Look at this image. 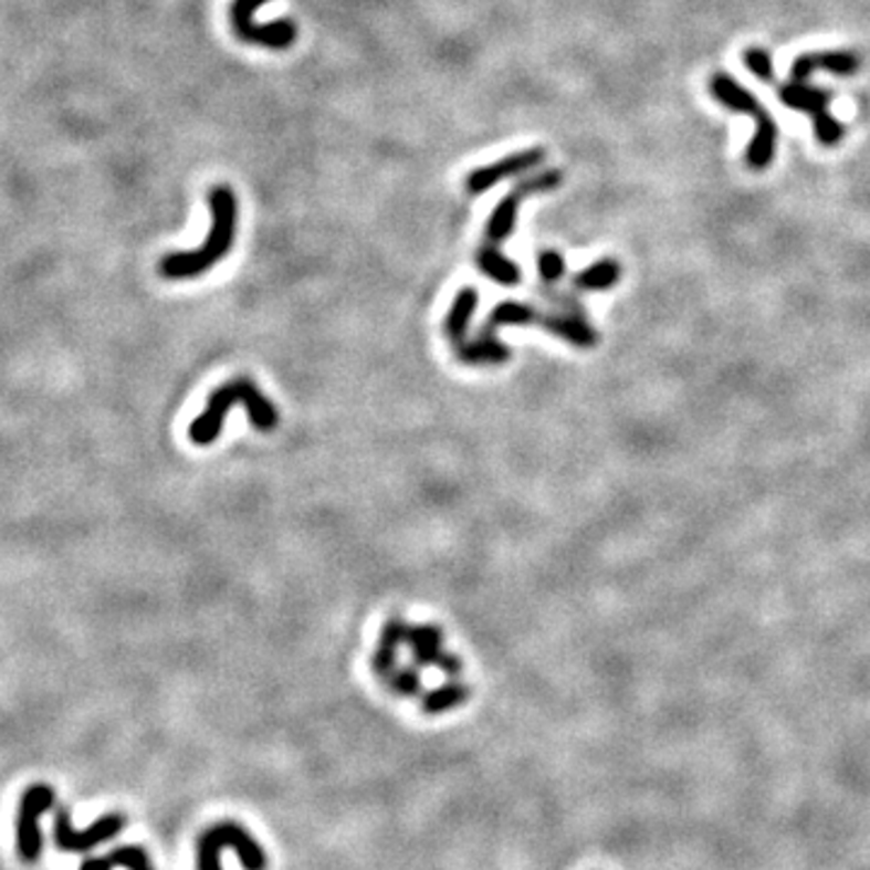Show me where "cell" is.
Returning <instances> with one entry per match:
<instances>
[{"mask_svg":"<svg viewBox=\"0 0 870 870\" xmlns=\"http://www.w3.org/2000/svg\"><path fill=\"white\" fill-rule=\"evenodd\" d=\"M209 206H211V230L206 235L199 250L189 252H172L163 256L160 274L170 281H185L197 279L206 274L211 266H216L223 259L232 244H235L238 232V199L232 189L228 187H213L209 191Z\"/></svg>","mask_w":870,"mask_h":870,"instance_id":"obj_1","label":"cell"},{"mask_svg":"<svg viewBox=\"0 0 870 870\" xmlns=\"http://www.w3.org/2000/svg\"><path fill=\"white\" fill-rule=\"evenodd\" d=\"M244 405L247 417H250L252 426L256 431L271 433L279 426V411L271 401L259 392L256 385L247 378L230 380L223 387H218L216 392L209 397V405L199 419H193L189 426V438L197 446H211L218 440L220 431H223L226 413L230 411L232 405Z\"/></svg>","mask_w":870,"mask_h":870,"instance_id":"obj_2","label":"cell"},{"mask_svg":"<svg viewBox=\"0 0 870 870\" xmlns=\"http://www.w3.org/2000/svg\"><path fill=\"white\" fill-rule=\"evenodd\" d=\"M709 90L719 105L733 112H745L755 122V136L745 150V163L752 170H766L772 165L778 146V126L774 116L764 109L762 102L740 85L729 73H713L709 77Z\"/></svg>","mask_w":870,"mask_h":870,"instance_id":"obj_3","label":"cell"},{"mask_svg":"<svg viewBox=\"0 0 870 870\" xmlns=\"http://www.w3.org/2000/svg\"><path fill=\"white\" fill-rule=\"evenodd\" d=\"M232 849L244 870H264L266 853L256 839L235 822H220L199 837V870H220V853Z\"/></svg>","mask_w":870,"mask_h":870,"instance_id":"obj_4","label":"cell"},{"mask_svg":"<svg viewBox=\"0 0 870 870\" xmlns=\"http://www.w3.org/2000/svg\"><path fill=\"white\" fill-rule=\"evenodd\" d=\"M778 99H782L784 105L790 109L810 114L813 126H815V136H817V140L822 143V146L832 148L843 138V124L837 122L832 112H829V102L835 99V93H829V90L815 87V85L800 83V81H788L784 85H778Z\"/></svg>","mask_w":870,"mask_h":870,"instance_id":"obj_5","label":"cell"},{"mask_svg":"<svg viewBox=\"0 0 870 870\" xmlns=\"http://www.w3.org/2000/svg\"><path fill=\"white\" fill-rule=\"evenodd\" d=\"M266 0H232L230 20L238 36L247 44L266 46V49H289L293 46L297 28L293 20H276L271 24H256L254 15Z\"/></svg>","mask_w":870,"mask_h":870,"instance_id":"obj_6","label":"cell"},{"mask_svg":"<svg viewBox=\"0 0 870 870\" xmlns=\"http://www.w3.org/2000/svg\"><path fill=\"white\" fill-rule=\"evenodd\" d=\"M54 805V790L46 784H34L24 790L18 808V853L22 861L36 863L42 859L44 835L39 820Z\"/></svg>","mask_w":870,"mask_h":870,"instance_id":"obj_7","label":"cell"},{"mask_svg":"<svg viewBox=\"0 0 870 870\" xmlns=\"http://www.w3.org/2000/svg\"><path fill=\"white\" fill-rule=\"evenodd\" d=\"M564 181L562 170H544L542 175H532L527 179H523L521 185H517L509 197L501 199V203L493 209L489 223H486V238L491 244H501L513 235V228H515V218H517V206H521L525 199H530L532 193H542V191H552Z\"/></svg>","mask_w":870,"mask_h":870,"instance_id":"obj_8","label":"cell"},{"mask_svg":"<svg viewBox=\"0 0 870 870\" xmlns=\"http://www.w3.org/2000/svg\"><path fill=\"white\" fill-rule=\"evenodd\" d=\"M124 829V817L122 815H105L99 817L97 822L90 825L87 829H75L71 825V815L66 808H59L54 815V841L56 847L71 853H83L90 851L97 843H105L114 837H119Z\"/></svg>","mask_w":870,"mask_h":870,"instance_id":"obj_9","label":"cell"},{"mask_svg":"<svg viewBox=\"0 0 870 870\" xmlns=\"http://www.w3.org/2000/svg\"><path fill=\"white\" fill-rule=\"evenodd\" d=\"M544 158H547V153H544L542 148H530V150H523V153H513V155H509V158L496 160V163H491L486 167H476V170L470 177H467L464 187H467V191L472 193V197H479V193H484L491 187H496L499 181H503V179L521 177V175L532 172V170H535V167H539L544 163Z\"/></svg>","mask_w":870,"mask_h":870,"instance_id":"obj_10","label":"cell"},{"mask_svg":"<svg viewBox=\"0 0 870 870\" xmlns=\"http://www.w3.org/2000/svg\"><path fill=\"white\" fill-rule=\"evenodd\" d=\"M407 646L413 651V662L421 668H438L450 678H458L462 672V662L458 656L443 651V633L438 627H409Z\"/></svg>","mask_w":870,"mask_h":870,"instance_id":"obj_11","label":"cell"},{"mask_svg":"<svg viewBox=\"0 0 870 870\" xmlns=\"http://www.w3.org/2000/svg\"><path fill=\"white\" fill-rule=\"evenodd\" d=\"M861 69V56L853 51H813L800 54L790 66V81L805 83L815 71H832L837 75H853Z\"/></svg>","mask_w":870,"mask_h":870,"instance_id":"obj_12","label":"cell"},{"mask_svg":"<svg viewBox=\"0 0 870 870\" xmlns=\"http://www.w3.org/2000/svg\"><path fill=\"white\" fill-rule=\"evenodd\" d=\"M537 327L558 336V339L578 346V348H593V346H597V342H600V334L590 327L586 317H578V315H568V313L544 315V313H539Z\"/></svg>","mask_w":870,"mask_h":870,"instance_id":"obj_13","label":"cell"},{"mask_svg":"<svg viewBox=\"0 0 870 870\" xmlns=\"http://www.w3.org/2000/svg\"><path fill=\"white\" fill-rule=\"evenodd\" d=\"M409 625L401 619H389L380 633V646L373 656V670L380 680H387L397 670V648L407 641Z\"/></svg>","mask_w":870,"mask_h":870,"instance_id":"obj_14","label":"cell"},{"mask_svg":"<svg viewBox=\"0 0 870 870\" xmlns=\"http://www.w3.org/2000/svg\"><path fill=\"white\" fill-rule=\"evenodd\" d=\"M476 303H479V295L474 289H462L458 297H454V303L443 324L446 336L454 348L467 342V332H470V322L476 313Z\"/></svg>","mask_w":870,"mask_h":870,"instance_id":"obj_15","label":"cell"},{"mask_svg":"<svg viewBox=\"0 0 870 870\" xmlns=\"http://www.w3.org/2000/svg\"><path fill=\"white\" fill-rule=\"evenodd\" d=\"M454 354L462 363H472V366H479V363H505L511 358V348L505 346L503 342H499L493 334H479L476 342H464L462 346L454 348Z\"/></svg>","mask_w":870,"mask_h":870,"instance_id":"obj_16","label":"cell"},{"mask_svg":"<svg viewBox=\"0 0 870 870\" xmlns=\"http://www.w3.org/2000/svg\"><path fill=\"white\" fill-rule=\"evenodd\" d=\"M621 279V264L617 259H600V262L583 269L580 274L574 276L576 291H609Z\"/></svg>","mask_w":870,"mask_h":870,"instance_id":"obj_17","label":"cell"},{"mask_svg":"<svg viewBox=\"0 0 870 870\" xmlns=\"http://www.w3.org/2000/svg\"><path fill=\"white\" fill-rule=\"evenodd\" d=\"M476 264L482 269V274L501 285H517L523 279L517 264L511 262L509 256H503L496 247H482V250L476 252Z\"/></svg>","mask_w":870,"mask_h":870,"instance_id":"obj_18","label":"cell"},{"mask_svg":"<svg viewBox=\"0 0 870 870\" xmlns=\"http://www.w3.org/2000/svg\"><path fill=\"white\" fill-rule=\"evenodd\" d=\"M116 866H124L126 870H153L148 853L140 847H122L105 859H87L81 870H114Z\"/></svg>","mask_w":870,"mask_h":870,"instance_id":"obj_19","label":"cell"},{"mask_svg":"<svg viewBox=\"0 0 870 870\" xmlns=\"http://www.w3.org/2000/svg\"><path fill=\"white\" fill-rule=\"evenodd\" d=\"M537 317H539V310H535L532 305L513 303V301L501 303L491 310L482 334H496V329L505 327V324H537Z\"/></svg>","mask_w":870,"mask_h":870,"instance_id":"obj_20","label":"cell"},{"mask_svg":"<svg viewBox=\"0 0 870 870\" xmlns=\"http://www.w3.org/2000/svg\"><path fill=\"white\" fill-rule=\"evenodd\" d=\"M467 699H470V686H464L460 682H448L446 686H438L433 692H426L421 699V706L426 713L436 716V713H443L464 704Z\"/></svg>","mask_w":870,"mask_h":870,"instance_id":"obj_21","label":"cell"},{"mask_svg":"<svg viewBox=\"0 0 870 870\" xmlns=\"http://www.w3.org/2000/svg\"><path fill=\"white\" fill-rule=\"evenodd\" d=\"M743 61H745L747 71L755 77H759L762 83H769V85L776 83V73H774V63H772L769 51L762 49V46H752L743 54Z\"/></svg>","mask_w":870,"mask_h":870,"instance_id":"obj_22","label":"cell"},{"mask_svg":"<svg viewBox=\"0 0 870 870\" xmlns=\"http://www.w3.org/2000/svg\"><path fill=\"white\" fill-rule=\"evenodd\" d=\"M537 271H539V279L554 285L556 281H562L566 276V259L562 252L556 250H544L537 254Z\"/></svg>","mask_w":870,"mask_h":870,"instance_id":"obj_23","label":"cell"},{"mask_svg":"<svg viewBox=\"0 0 870 870\" xmlns=\"http://www.w3.org/2000/svg\"><path fill=\"white\" fill-rule=\"evenodd\" d=\"M385 682H387L389 690L401 694V696H419L421 694V678L413 668H397Z\"/></svg>","mask_w":870,"mask_h":870,"instance_id":"obj_24","label":"cell"}]
</instances>
